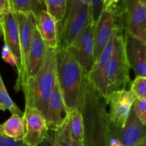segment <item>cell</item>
I'll return each instance as SVG.
<instances>
[{
  "instance_id": "1",
  "label": "cell",
  "mask_w": 146,
  "mask_h": 146,
  "mask_svg": "<svg viewBox=\"0 0 146 146\" xmlns=\"http://www.w3.org/2000/svg\"><path fill=\"white\" fill-rule=\"evenodd\" d=\"M105 98L87 81L79 111L84 126L83 146H110V125Z\"/></svg>"
},
{
  "instance_id": "2",
  "label": "cell",
  "mask_w": 146,
  "mask_h": 146,
  "mask_svg": "<svg viewBox=\"0 0 146 146\" xmlns=\"http://www.w3.org/2000/svg\"><path fill=\"white\" fill-rule=\"evenodd\" d=\"M56 78L64 103L69 111H79L88 74L78 64L71 46L56 48Z\"/></svg>"
},
{
  "instance_id": "3",
  "label": "cell",
  "mask_w": 146,
  "mask_h": 146,
  "mask_svg": "<svg viewBox=\"0 0 146 146\" xmlns=\"http://www.w3.org/2000/svg\"><path fill=\"white\" fill-rule=\"evenodd\" d=\"M130 67L125 46L123 25H119L115 32L113 52L106 65L92 81H88L105 98L111 93L126 89L130 79Z\"/></svg>"
},
{
  "instance_id": "4",
  "label": "cell",
  "mask_w": 146,
  "mask_h": 146,
  "mask_svg": "<svg viewBox=\"0 0 146 146\" xmlns=\"http://www.w3.org/2000/svg\"><path fill=\"white\" fill-rule=\"evenodd\" d=\"M56 80V48L47 47L41 68L34 76L29 78L21 91L24 94L25 106L38 109L46 115L50 96Z\"/></svg>"
},
{
  "instance_id": "5",
  "label": "cell",
  "mask_w": 146,
  "mask_h": 146,
  "mask_svg": "<svg viewBox=\"0 0 146 146\" xmlns=\"http://www.w3.org/2000/svg\"><path fill=\"white\" fill-rule=\"evenodd\" d=\"M92 21L91 6L79 0H68L66 14L58 27V46H71L84 29Z\"/></svg>"
},
{
  "instance_id": "6",
  "label": "cell",
  "mask_w": 146,
  "mask_h": 146,
  "mask_svg": "<svg viewBox=\"0 0 146 146\" xmlns=\"http://www.w3.org/2000/svg\"><path fill=\"white\" fill-rule=\"evenodd\" d=\"M14 12L18 25L21 52V61L17 68V79L14 86V90L18 92L21 90L28 78L29 56L36 29V21L35 14L32 12Z\"/></svg>"
},
{
  "instance_id": "7",
  "label": "cell",
  "mask_w": 146,
  "mask_h": 146,
  "mask_svg": "<svg viewBox=\"0 0 146 146\" xmlns=\"http://www.w3.org/2000/svg\"><path fill=\"white\" fill-rule=\"evenodd\" d=\"M124 29L146 44V0H123Z\"/></svg>"
},
{
  "instance_id": "8",
  "label": "cell",
  "mask_w": 146,
  "mask_h": 146,
  "mask_svg": "<svg viewBox=\"0 0 146 146\" xmlns=\"http://www.w3.org/2000/svg\"><path fill=\"white\" fill-rule=\"evenodd\" d=\"M104 98L106 106H109L107 112L110 125L117 129H122L136 97L131 90L123 89L113 91Z\"/></svg>"
},
{
  "instance_id": "9",
  "label": "cell",
  "mask_w": 146,
  "mask_h": 146,
  "mask_svg": "<svg viewBox=\"0 0 146 146\" xmlns=\"http://www.w3.org/2000/svg\"><path fill=\"white\" fill-rule=\"evenodd\" d=\"M26 133L23 143L27 146H38L49 136L46 118L38 109L25 106L24 112Z\"/></svg>"
},
{
  "instance_id": "10",
  "label": "cell",
  "mask_w": 146,
  "mask_h": 146,
  "mask_svg": "<svg viewBox=\"0 0 146 146\" xmlns=\"http://www.w3.org/2000/svg\"><path fill=\"white\" fill-rule=\"evenodd\" d=\"M95 23L91 21L71 46V48L82 69L88 74L91 69L94 59V32Z\"/></svg>"
},
{
  "instance_id": "11",
  "label": "cell",
  "mask_w": 146,
  "mask_h": 146,
  "mask_svg": "<svg viewBox=\"0 0 146 146\" xmlns=\"http://www.w3.org/2000/svg\"><path fill=\"white\" fill-rule=\"evenodd\" d=\"M120 24H121L119 23L117 14L107 10H103L94 26V55L95 61L102 53L115 29Z\"/></svg>"
},
{
  "instance_id": "12",
  "label": "cell",
  "mask_w": 146,
  "mask_h": 146,
  "mask_svg": "<svg viewBox=\"0 0 146 146\" xmlns=\"http://www.w3.org/2000/svg\"><path fill=\"white\" fill-rule=\"evenodd\" d=\"M69 113L64 103L56 78L54 87L48 100L46 115V121L49 131L57 132L65 123Z\"/></svg>"
},
{
  "instance_id": "13",
  "label": "cell",
  "mask_w": 146,
  "mask_h": 146,
  "mask_svg": "<svg viewBox=\"0 0 146 146\" xmlns=\"http://www.w3.org/2000/svg\"><path fill=\"white\" fill-rule=\"evenodd\" d=\"M110 133L119 140L123 146H136L146 140L145 125L136 116L133 107L130 111L125 126L122 129H117L110 125Z\"/></svg>"
},
{
  "instance_id": "14",
  "label": "cell",
  "mask_w": 146,
  "mask_h": 146,
  "mask_svg": "<svg viewBox=\"0 0 146 146\" xmlns=\"http://www.w3.org/2000/svg\"><path fill=\"white\" fill-rule=\"evenodd\" d=\"M125 52L135 76L146 77V44L127 32L124 29Z\"/></svg>"
},
{
  "instance_id": "15",
  "label": "cell",
  "mask_w": 146,
  "mask_h": 146,
  "mask_svg": "<svg viewBox=\"0 0 146 146\" xmlns=\"http://www.w3.org/2000/svg\"><path fill=\"white\" fill-rule=\"evenodd\" d=\"M2 35L4 44L9 47L17 61V69L19 68L21 61V52L19 46V34L15 14L11 10L4 16L1 22Z\"/></svg>"
},
{
  "instance_id": "16",
  "label": "cell",
  "mask_w": 146,
  "mask_h": 146,
  "mask_svg": "<svg viewBox=\"0 0 146 146\" xmlns=\"http://www.w3.org/2000/svg\"><path fill=\"white\" fill-rule=\"evenodd\" d=\"M36 27L46 45L51 48L58 46V27L57 21L46 10L35 14Z\"/></svg>"
},
{
  "instance_id": "17",
  "label": "cell",
  "mask_w": 146,
  "mask_h": 146,
  "mask_svg": "<svg viewBox=\"0 0 146 146\" xmlns=\"http://www.w3.org/2000/svg\"><path fill=\"white\" fill-rule=\"evenodd\" d=\"M47 47L48 46L46 45L36 27L34 31L29 56L28 78L34 76L40 69L43 61L45 58Z\"/></svg>"
},
{
  "instance_id": "18",
  "label": "cell",
  "mask_w": 146,
  "mask_h": 146,
  "mask_svg": "<svg viewBox=\"0 0 146 146\" xmlns=\"http://www.w3.org/2000/svg\"><path fill=\"white\" fill-rule=\"evenodd\" d=\"M0 133L15 141H22L26 133V121L23 115H11L0 125Z\"/></svg>"
},
{
  "instance_id": "19",
  "label": "cell",
  "mask_w": 146,
  "mask_h": 146,
  "mask_svg": "<svg viewBox=\"0 0 146 146\" xmlns=\"http://www.w3.org/2000/svg\"><path fill=\"white\" fill-rule=\"evenodd\" d=\"M68 127L73 139L83 146L84 135V121L82 115L78 110L71 111L68 115Z\"/></svg>"
},
{
  "instance_id": "20",
  "label": "cell",
  "mask_w": 146,
  "mask_h": 146,
  "mask_svg": "<svg viewBox=\"0 0 146 146\" xmlns=\"http://www.w3.org/2000/svg\"><path fill=\"white\" fill-rule=\"evenodd\" d=\"M11 8L15 12H32L34 14L46 10L45 4L38 0H10Z\"/></svg>"
},
{
  "instance_id": "21",
  "label": "cell",
  "mask_w": 146,
  "mask_h": 146,
  "mask_svg": "<svg viewBox=\"0 0 146 146\" xmlns=\"http://www.w3.org/2000/svg\"><path fill=\"white\" fill-rule=\"evenodd\" d=\"M68 0H44L46 11L60 23L66 14Z\"/></svg>"
},
{
  "instance_id": "22",
  "label": "cell",
  "mask_w": 146,
  "mask_h": 146,
  "mask_svg": "<svg viewBox=\"0 0 146 146\" xmlns=\"http://www.w3.org/2000/svg\"><path fill=\"white\" fill-rule=\"evenodd\" d=\"M0 102L4 106L6 109L9 110L11 115H24V112L19 108L15 103L12 101L11 97L9 95L6 88L4 83L0 74Z\"/></svg>"
},
{
  "instance_id": "23",
  "label": "cell",
  "mask_w": 146,
  "mask_h": 146,
  "mask_svg": "<svg viewBox=\"0 0 146 146\" xmlns=\"http://www.w3.org/2000/svg\"><path fill=\"white\" fill-rule=\"evenodd\" d=\"M56 133L60 146H81L71 137L68 127V117L62 127Z\"/></svg>"
},
{
  "instance_id": "24",
  "label": "cell",
  "mask_w": 146,
  "mask_h": 146,
  "mask_svg": "<svg viewBox=\"0 0 146 146\" xmlns=\"http://www.w3.org/2000/svg\"><path fill=\"white\" fill-rule=\"evenodd\" d=\"M130 85L131 92L136 98H146V77L135 76Z\"/></svg>"
},
{
  "instance_id": "25",
  "label": "cell",
  "mask_w": 146,
  "mask_h": 146,
  "mask_svg": "<svg viewBox=\"0 0 146 146\" xmlns=\"http://www.w3.org/2000/svg\"><path fill=\"white\" fill-rule=\"evenodd\" d=\"M133 107L135 115L143 125H146V98H135Z\"/></svg>"
},
{
  "instance_id": "26",
  "label": "cell",
  "mask_w": 146,
  "mask_h": 146,
  "mask_svg": "<svg viewBox=\"0 0 146 146\" xmlns=\"http://www.w3.org/2000/svg\"><path fill=\"white\" fill-rule=\"evenodd\" d=\"M103 7H104V0H91V18L94 23L98 21L103 11Z\"/></svg>"
},
{
  "instance_id": "27",
  "label": "cell",
  "mask_w": 146,
  "mask_h": 146,
  "mask_svg": "<svg viewBox=\"0 0 146 146\" xmlns=\"http://www.w3.org/2000/svg\"><path fill=\"white\" fill-rule=\"evenodd\" d=\"M1 58L6 63L10 64L11 66H17V58L14 56L11 50L5 44L3 46L2 48H1Z\"/></svg>"
},
{
  "instance_id": "28",
  "label": "cell",
  "mask_w": 146,
  "mask_h": 146,
  "mask_svg": "<svg viewBox=\"0 0 146 146\" xmlns=\"http://www.w3.org/2000/svg\"><path fill=\"white\" fill-rule=\"evenodd\" d=\"M122 2L123 0H104L103 10H107L116 14L121 9Z\"/></svg>"
},
{
  "instance_id": "29",
  "label": "cell",
  "mask_w": 146,
  "mask_h": 146,
  "mask_svg": "<svg viewBox=\"0 0 146 146\" xmlns=\"http://www.w3.org/2000/svg\"><path fill=\"white\" fill-rule=\"evenodd\" d=\"M0 146H27L23 141H15L0 133Z\"/></svg>"
},
{
  "instance_id": "30",
  "label": "cell",
  "mask_w": 146,
  "mask_h": 146,
  "mask_svg": "<svg viewBox=\"0 0 146 146\" xmlns=\"http://www.w3.org/2000/svg\"><path fill=\"white\" fill-rule=\"evenodd\" d=\"M11 11L10 0H0V22H1L4 16Z\"/></svg>"
},
{
  "instance_id": "31",
  "label": "cell",
  "mask_w": 146,
  "mask_h": 146,
  "mask_svg": "<svg viewBox=\"0 0 146 146\" xmlns=\"http://www.w3.org/2000/svg\"><path fill=\"white\" fill-rule=\"evenodd\" d=\"M48 140H49L50 143H51V146H60L59 143H58V137H57V134L56 132H53L52 137H48Z\"/></svg>"
},
{
  "instance_id": "32",
  "label": "cell",
  "mask_w": 146,
  "mask_h": 146,
  "mask_svg": "<svg viewBox=\"0 0 146 146\" xmlns=\"http://www.w3.org/2000/svg\"><path fill=\"white\" fill-rule=\"evenodd\" d=\"M38 146H51V143H50L48 138H47V139H46L45 141L42 143H41Z\"/></svg>"
},
{
  "instance_id": "33",
  "label": "cell",
  "mask_w": 146,
  "mask_h": 146,
  "mask_svg": "<svg viewBox=\"0 0 146 146\" xmlns=\"http://www.w3.org/2000/svg\"><path fill=\"white\" fill-rule=\"evenodd\" d=\"M79 1H81V2H83L84 4H87V5L91 6V0H79Z\"/></svg>"
},
{
  "instance_id": "34",
  "label": "cell",
  "mask_w": 146,
  "mask_h": 146,
  "mask_svg": "<svg viewBox=\"0 0 146 146\" xmlns=\"http://www.w3.org/2000/svg\"><path fill=\"white\" fill-rule=\"evenodd\" d=\"M6 108L4 107V106L2 104H1V102H0V111H6Z\"/></svg>"
},
{
  "instance_id": "35",
  "label": "cell",
  "mask_w": 146,
  "mask_h": 146,
  "mask_svg": "<svg viewBox=\"0 0 146 146\" xmlns=\"http://www.w3.org/2000/svg\"><path fill=\"white\" fill-rule=\"evenodd\" d=\"M136 146H146V140H144V141H143L142 142L140 143L138 145H137Z\"/></svg>"
},
{
  "instance_id": "36",
  "label": "cell",
  "mask_w": 146,
  "mask_h": 146,
  "mask_svg": "<svg viewBox=\"0 0 146 146\" xmlns=\"http://www.w3.org/2000/svg\"><path fill=\"white\" fill-rule=\"evenodd\" d=\"M1 34H2V30H1V22H0V37H1Z\"/></svg>"
},
{
  "instance_id": "37",
  "label": "cell",
  "mask_w": 146,
  "mask_h": 146,
  "mask_svg": "<svg viewBox=\"0 0 146 146\" xmlns=\"http://www.w3.org/2000/svg\"><path fill=\"white\" fill-rule=\"evenodd\" d=\"M40 3H42V4H44V0H38Z\"/></svg>"
}]
</instances>
